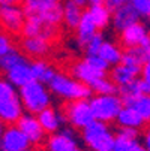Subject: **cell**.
<instances>
[{"label": "cell", "mask_w": 150, "mask_h": 151, "mask_svg": "<svg viewBox=\"0 0 150 151\" xmlns=\"http://www.w3.org/2000/svg\"><path fill=\"white\" fill-rule=\"evenodd\" d=\"M2 2V6H8V5H18V2L21 0H0Z\"/></svg>", "instance_id": "42"}, {"label": "cell", "mask_w": 150, "mask_h": 151, "mask_svg": "<svg viewBox=\"0 0 150 151\" xmlns=\"http://www.w3.org/2000/svg\"><path fill=\"white\" fill-rule=\"evenodd\" d=\"M81 139L90 151H113L116 135L108 127V123L95 120L81 130Z\"/></svg>", "instance_id": "4"}, {"label": "cell", "mask_w": 150, "mask_h": 151, "mask_svg": "<svg viewBox=\"0 0 150 151\" xmlns=\"http://www.w3.org/2000/svg\"><path fill=\"white\" fill-rule=\"evenodd\" d=\"M23 8L27 17H36L53 26L63 21L62 0H23Z\"/></svg>", "instance_id": "5"}, {"label": "cell", "mask_w": 150, "mask_h": 151, "mask_svg": "<svg viewBox=\"0 0 150 151\" xmlns=\"http://www.w3.org/2000/svg\"><path fill=\"white\" fill-rule=\"evenodd\" d=\"M99 55L110 64V66H117L123 60V51L122 48L111 40H105L102 44V48L99 51Z\"/></svg>", "instance_id": "25"}, {"label": "cell", "mask_w": 150, "mask_h": 151, "mask_svg": "<svg viewBox=\"0 0 150 151\" xmlns=\"http://www.w3.org/2000/svg\"><path fill=\"white\" fill-rule=\"evenodd\" d=\"M143 145L150 151V126L144 130V133H143Z\"/></svg>", "instance_id": "39"}, {"label": "cell", "mask_w": 150, "mask_h": 151, "mask_svg": "<svg viewBox=\"0 0 150 151\" xmlns=\"http://www.w3.org/2000/svg\"><path fill=\"white\" fill-rule=\"evenodd\" d=\"M135 141L132 139H128L125 136H120V135H116V141H114V147H113V151H131L132 147H134Z\"/></svg>", "instance_id": "34"}, {"label": "cell", "mask_w": 150, "mask_h": 151, "mask_svg": "<svg viewBox=\"0 0 150 151\" xmlns=\"http://www.w3.org/2000/svg\"><path fill=\"white\" fill-rule=\"evenodd\" d=\"M72 2L78 3L80 6H84V5H87V3H89V0H72Z\"/></svg>", "instance_id": "43"}, {"label": "cell", "mask_w": 150, "mask_h": 151, "mask_svg": "<svg viewBox=\"0 0 150 151\" xmlns=\"http://www.w3.org/2000/svg\"><path fill=\"white\" fill-rule=\"evenodd\" d=\"M90 6H99V5H107V0H89Z\"/></svg>", "instance_id": "41"}, {"label": "cell", "mask_w": 150, "mask_h": 151, "mask_svg": "<svg viewBox=\"0 0 150 151\" xmlns=\"http://www.w3.org/2000/svg\"><path fill=\"white\" fill-rule=\"evenodd\" d=\"M5 79L9 81L14 87H17L18 90L21 87L27 85L29 82L33 81V73H32V64L29 61L20 63L17 66L11 68L9 70L5 72Z\"/></svg>", "instance_id": "17"}, {"label": "cell", "mask_w": 150, "mask_h": 151, "mask_svg": "<svg viewBox=\"0 0 150 151\" xmlns=\"http://www.w3.org/2000/svg\"><path fill=\"white\" fill-rule=\"evenodd\" d=\"M83 6H80L78 3L72 2V0H66L63 3V23L68 29H77L80 21L83 18L84 11L81 9Z\"/></svg>", "instance_id": "23"}, {"label": "cell", "mask_w": 150, "mask_h": 151, "mask_svg": "<svg viewBox=\"0 0 150 151\" xmlns=\"http://www.w3.org/2000/svg\"><path fill=\"white\" fill-rule=\"evenodd\" d=\"M116 121H117L119 127H132V129H140L146 123L143 120V117L132 106H123V109L120 111Z\"/></svg>", "instance_id": "24"}, {"label": "cell", "mask_w": 150, "mask_h": 151, "mask_svg": "<svg viewBox=\"0 0 150 151\" xmlns=\"http://www.w3.org/2000/svg\"><path fill=\"white\" fill-rule=\"evenodd\" d=\"M32 64V73H33V81H39L42 84L48 85L53 78L56 76V70L51 64L45 60H35L30 63Z\"/></svg>", "instance_id": "22"}, {"label": "cell", "mask_w": 150, "mask_h": 151, "mask_svg": "<svg viewBox=\"0 0 150 151\" xmlns=\"http://www.w3.org/2000/svg\"><path fill=\"white\" fill-rule=\"evenodd\" d=\"M104 37H102V35L101 33H98L87 45L84 47V50H86V55H96V54H99V51H101V48H102V44H104Z\"/></svg>", "instance_id": "33"}, {"label": "cell", "mask_w": 150, "mask_h": 151, "mask_svg": "<svg viewBox=\"0 0 150 151\" xmlns=\"http://www.w3.org/2000/svg\"><path fill=\"white\" fill-rule=\"evenodd\" d=\"M38 120L41 123V126L44 127V130L47 133H56L59 130H62L63 129V124H65L66 118L63 114H60L57 109H54V108H47V109H44L41 114H38Z\"/></svg>", "instance_id": "19"}, {"label": "cell", "mask_w": 150, "mask_h": 151, "mask_svg": "<svg viewBox=\"0 0 150 151\" xmlns=\"http://www.w3.org/2000/svg\"><path fill=\"white\" fill-rule=\"evenodd\" d=\"M89 100L92 105L95 120L102 121V123L116 121L120 111L125 106L119 94H95Z\"/></svg>", "instance_id": "6"}, {"label": "cell", "mask_w": 150, "mask_h": 151, "mask_svg": "<svg viewBox=\"0 0 150 151\" xmlns=\"http://www.w3.org/2000/svg\"><path fill=\"white\" fill-rule=\"evenodd\" d=\"M57 32H59V26H53L36 17H27L24 29H23V36L24 37H42L47 40H53L57 36Z\"/></svg>", "instance_id": "11"}, {"label": "cell", "mask_w": 150, "mask_h": 151, "mask_svg": "<svg viewBox=\"0 0 150 151\" xmlns=\"http://www.w3.org/2000/svg\"><path fill=\"white\" fill-rule=\"evenodd\" d=\"M30 145V141L17 124H11L2 129V136H0L2 151H27Z\"/></svg>", "instance_id": "10"}, {"label": "cell", "mask_w": 150, "mask_h": 151, "mask_svg": "<svg viewBox=\"0 0 150 151\" xmlns=\"http://www.w3.org/2000/svg\"><path fill=\"white\" fill-rule=\"evenodd\" d=\"M17 126L24 132V135L27 136V139L30 141L32 145H39V144L44 142L47 132L44 130V127L41 126V123L38 120V115H33V114L27 112L18 120Z\"/></svg>", "instance_id": "12"}, {"label": "cell", "mask_w": 150, "mask_h": 151, "mask_svg": "<svg viewBox=\"0 0 150 151\" xmlns=\"http://www.w3.org/2000/svg\"><path fill=\"white\" fill-rule=\"evenodd\" d=\"M74 151H86V150H83V148H77V150H74Z\"/></svg>", "instance_id": "44"}, {"label": "cell", "mask_w": 150, "mask_h": 151, "mask_svg": "<svg viewBox=\"0 0 150 151\" xmlns=\"http://www.w3.org/2000/svg\"><path fill=\"white\" fill-rule=\"evenodd\" d=\"M63 115L66 118V123H69V126L77 129V130H83L90 123L95 121L90 100L68 102L65 105V109H63Z\"/></svg>", "instance_id": "7"}, {"label": "cell", "mask_w": 150, "mask_h": 151, "mask_svg": "<svg viewBox=\"0 0 150 151\" xmlns=\"http://www.w3.org/2000/svg\"><path fill=\"white\" fill-rule=\"evenodd\" d=\"M24 61H27L26 55L21 52V51H18L17 48H14V50L9 51L8 54L0 55V68H2V70H3V73H5V72L9 70L11 68L17 66V64H20V63H24Z\"/></svg>", "instance_id": "27"}, {"label": "cell", "mask_w": 150, "mask_h": 151, "mask_svg": "<svg viewBox=\"0 0 150 151\" xmlns=\"http://www.w3.org/2000/svg\"><path fill=\"white\" fill-rule=\"evenodd\" d=\"M141 78L147 82H150V58L146 61V64L143 66V70H141Z\"/></svg>", "instance_id": "37"}, {"label": "cell", "mask_w": 150, "mask_h": 151, "mask_svg": "<svg viewBox=\"0 0 150 151\" xmlns=\"http://www.w3.org/2000/svg\"><path fill=\"white\" fill-rule=\"evenodd\" d=\"M24 105L20 97V90L6 81H0V120L3 124H17L24 115Z\"/></svg>", "instance_id": "2"}, {"label": "cell", "mask_w": 150, "mask_h": 151, "mask_svg": "<svg viewBox=\"0 0 150 151\" xmlns=\"http://www.w3.org/2000/svg\"><path fill=\"white\" fill-rule=\"evenodd\" d=\"M21 50L26 55L30 57H44L50 51V40L42 37H23Z\"/></svg>", "instance_id": "20"}, {"label": "cell", "mask_w": 150, "mask_h": 151, "mask_svg": "<svg viewBox=\"0 0 150 151\" xmlns=\"http://www.w3.org/2000/svg\"><path fill=\"white\" fill-rule=\"evenodd\" d=\"M128 106H132L134 109L143 117L144 121H150V96L141 94L140 97H137L131 105H128Z\"/></svg>", "instance_id": "30"}, {"label": "cell", "mask_w": 150, "mask_h": 151, "mask_svg": "<svg viewBox=\"0 0 150 151\" xmlns=\"http://www.w3.org/2000/svg\"><path fill=\"white\" fill-rule=\"evenodd\" d=\"M131 151H149V150L143 145V142L135 141V144H134V147H132V150H131Z\"/></svg>", "instance_id": "40"}, {"label": "cell", "mask_w": 150, "mask_h": 151, "mask_svg": "<svg viewBox=\"0 0 150 151\" xmlns=\"http://www.w3.org/2000/svg\"><path fill=\"white\" fill-rule=\"evenodd\" d=\"M51 93L66 102L74 100H89L93 96V90L83 82H80L77 78L57 72L53 81L48 84Z\"/></svg>", "instance_id": "1"}, {"label": "cell", "mask_w": 150, "mask_h": 151, "mask_svg": "<svg viewBox=\"0 0 150 151\" xmlns=\"http://www.w3.org/2000/svg\"><path fill=\"white\" fill-rule=\"evenodd\" d=\"M29 151H32V150H29Z\"/></svg>", "instance_id": "46"}, {"label": "cell", "mask_w": 150, "mask_h": 151, "mask_svg": "<svg viewBox=\"0 0 150 151\" xmlns=\"http://www.w3.org/2000/svg\"><path fill=\"white\" fill-rule=\"evenodd\" d=\"M77 129L63 127L62 130L51 133L44 144L45 151H74L78 148V135Z\"/></svg>", "instance_id": "8"}, {"label": "cell", "mask_w": 150, "mask_h": 151, "mask_svg": "<svg viewBox=\"0 0 150 151\" xmlns=\"http://www.w3.org/2000/svg\"><path fill=\"white\" fill-rule=\"evenodd\" d=\"M90 88L96 94H117V91H119V87L114 84V81L111 78H107V76L98 79Z\"/></svg>", "instance_id": "29"}, {"label": "cell", "mask_w": 150, "mask_h": 151, "mask_svg": "<svg viewBox=\"0 0 150 151\" xmlns=\"http://www.w3.org/2000/svg\"><path fill=\"white\" fill-rule=\"evenodd\" d=\"M89 12L92 18L95 19V23L99 30L107 29L113 21V9L108 8V5H99V6H90Z\"/></svg>", "instance_id": "26"}, {"label": "cell", "mask_w": 150, "mask_h": 151, "mask_svg": "<svg viewBox=\"0 0 150 151\" xmlns=\"http://www.w3.org/2000/svg\"><path fill=\"white\" fill-rule=\"evenodd\" d=\"M149 37H150V32H149L147 26L140 23V21L135 23V24H132V26H129L128 29H125L120 33V42L126 50L141 47Z\"/></svg>", "instance_id": "13"}, {"label": "cell", "mask_w": 150, "mask_h": 151, "mask_svg": "<svg viewBox=\"0 0 150 151\" xmlns=\"http://www.w3.org/2000/svg\"><path fill=\"white\" fill-rule=\"evenodd\" d=\"M51 90L48 85L39 81H32L20 88V97L23 100L24 109L29 114L38 115L51 105Z\"/></svg>", "instance_id": "3"}, {"label": "cell", "mask_w": 150, "mask_h": 151, "mask_svg": "<svg viewBox=\"0 0 150 151\" xmlns=\"http://www.w3.org/2000/svg\"><path fill=\"white\" fill-rule=\"evenodd\" d=\"M140 18L141 17L135 12V9L129 3H126V5H122V6H119V8H116L113 11V21H111V24H113V27L117 32L122 33L125 29H128L129 26L138 23Z\"/></svg>", "instance_id": "14"}, {"label": "cell", "mask_w": 150, "mask_h": 151, "mask_svg": "<svg viewBox=\"0 0 150 151\" xmlns=\"http://www.w3.org/2000/svg\"><path fill=\"white\" fill-rule=\"evenodd\" d=\"M149 58H150V47H135L123 51L122 63L129 64V66L143 68Z\"/></svg>", "instance_id": "21"}, {"label": "cell", "mask_w": 150, "mask_h": 151, "mask_svg": "<svg viewBox=\"0 0 150 151\" xmlns=\"http://www.w3.org/2000/svg\"><path fill=\"white\" fill-rule=\"evenodd\" d=\"M149 19H150V15H149Z\"/></svg>", "instance_id": "45"}, {"label": "cell", "mask_w": 150, "mask_h": 151, "mask_svg": "<svg viewBox=\"0 0 150 151\" xmlns=\"http://www.w3.org/2000/svg\"><path fill=\"white\" fill-rule=\"evenodd\" d=\"M129 5L141 18H149L150 15V0H129Z\"/></svg>", "instance_id": "32"}, {"label": "cell", "mask_w": 150, "mask_h": 151, "mask_svg": "<svg viewBox=\"0 0 150 151\" xmlns=\"http://www.w3.org/2000/svg\"><path fill=\"white\" fill-rule=\"evenodd\" d=\"M117 135L125 136V138H128V139H132V141H137V138H138V129H132V127H119Z\"/></svg>", "instance_id": "36"}, {"label": "cell", "mask_w": 150, "mask_h": 151, "mask_svg": "<svg viewBox=\"0 0 150 151\" xmlns=\"http://www.w3.org/2000/svg\"><path fill=\"white\" fill-rule=\"evenodd\" d=\"M98 26L95 23V19L92 18L90 12L89 11H84L83 14V18L80 21L78 27L75 29V35H77V42L80 47H86L89 42L99 33L98 32Z\"/></svg>", "instance_id": "18"}, {"label": "cell", "mask_w": 150, "mask_h": 151, "mask_svg": "<svg viewBox=\"0 0 150 151\" xmlns=\"http://www.w3.org/2000/svg\"><path fill=\"white\" fill-rule=\"evenodd\" d=\"M126 3H129V0H107V5H108V8H111L113 11L122 5H126Z\"/></svg>", "instance_id": "38"}, {"label": "cell", "mask_w": 150, "mask_h": 151, "mask_svg": "<svg viewBox=\"0 0 150 151\" xmlns=\"http://www.w3.org/2000/svg\"><path fill=\"white\" fill-rule=\"evenodd\" d=\"M0 17H2V26L5 29V32L12 33V35H23V29L26 24V11L24 8H21L18 5H8V6H2L0 9Z\"/></svg>", "instance_id": "9"}, {"label": "cell", "mask_w": 150, "mask_h": 151, "mask_svg": "<svg viewBox=\"0 0 150 151\" xmlns=\"http://www.w3.org/2000/svg\"><path fill=\"white\" fill-rule=\"evenodd\" d=\"M141 94H143V93H141V88H140L138 79L134 81V82L129 84V85H125V87H120V88H119V96L122 97L125 106L131 105V103H132L137 97H140Z\"/></svg>", "instance_id": "28"}, {"label": "cell", "mask_w": 150, "mask_h": 151, "mask_svg": "<svg viewBox=\"0 0 150 151\" xmlns=\"http://www.w3.org/2000/svg\"><path fill=\"white\" fill-rule=\"evenodd\" d=\"M86 61H87L92 68H95L96 70H99V72H104V73H107L108 72V69H110V64L107 63L99 54H96V55H86V58H84Z\"/></svg>", "instance_id": "31"}, {"label": "cell", "mask_w": 150, "mask_h": 151, "mask_svg": "<svg viewBox=\"0 0 150 151\" xmlns=\"http://www.w3.org/2000/svg\"><path fill=\"white\" fill-rule=\"evenodd\" d=\"M15 47H14V42L11 39V36L8 33H3L0 36V55H5L8 54L9 51H12Z\"/></svg>", "instance_id": "35"}, {"label": "cell", "mask_w": 150, "mask_h": 151, "mask_svg": "<svg viewBox=\"0 0 150 151\" xmlns=\"http://www.w3.org/2000/svg\"><path fill=\"white\" fill-rule=\"evenodd\" d=\"M27 151H29V150H27Z\"/></svg>", "instance_id": "47"}, {"label": "cell", "mask_w": 150, "mask_h": 151, "mask_svg": "<svg viewBox=\"0 0 150 151\" xmlns=\"http://www.w3.org/2000/svg\"><path fill=\"white\" fill-rule=\"evenodd\" d=\"M71 70H72V76H74V78H77L80 82L89 85V87H92V85H93L98 79L107 76V73L96 70V69L92 68L86 60H78L77 63H74Z\"/></svg>", "instance_id": "16"}, {"label": "cell", "mask_w": 150, "mask_h": 151, "mask_svg": "<svg viewBox=\"0 0 150 151\" xmlns=\"http://www.w3.org/2000/svg\"><path fill=\"white\" fill-rule=\"evenodd\" d=\"M143 68H137V66H129V64L120 63L117 66H114L111 69V75L110 78L114 81V84L117 87H125V85H129L134 81L138 79V76L141 75Z\"/></svg>", "instance_id": "15"}]
</instances>
